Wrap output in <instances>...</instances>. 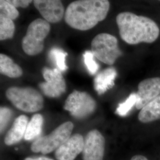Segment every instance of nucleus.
I'll return each mask as SVG.
<instances>
[{
  "label": "nucleus",
  "mask_w": 160,
  "mask_h": 160,
  "mask_svg": "<svg viewBox=\"0 0 160 160\" xmlns=\"http://www.w3.org/2000/svg\"><path fill=\"white\" fill-rule=\"evenodd\" d=\"M138 119L143 123L160 119V95L141 110Z\"/></svg>",
  "instance_id": "2eb2a0df"
},
{
  "label": "nucleus",
  "mask_w": 160,
  "mask_h": 160,
  "mask_svg": "<svg viewBox=\"0 0 160 160\" xmlns=\"http://www.w3.org/2000/svg\"><path fill=\"white\" fill-rule=\"evenodd\" d=\"M74 128L71 122H65L46 136L40 137L33 141L30 149L35 153L47 154L56 151L69 138Z\"/></svg>",
  "instance_id": "39448f33"
},
{
  "label": "nucleus",
  "mask_w": 160,
  "mask_h": 160,
  "mask_svg": "<svg viewBox=\"0 0 160 160\" xmlns=\"http://www.w3.org/2000/svg\"><path fill=\"white\" fill-rule=\"evenodd\" d=\"M116 23L120 38L130 45L152 43L160 34L159 28L154 20L131 12L119 13L116 17Z\"/></svg>",
  "instance_id": "f03ea898"
},
{
  "label": "nucleus",
  "mask_w": 160,
  "mask_h": 160,
  "mask_svg": "<svg viewBox=\"0 0 160 160\" xmlns=\"http://www.w3.org/2000/svg\"><path fill=\"white\" fill-rule=\"evenodd\" d=\"M136 92L137 103L135 107L141 109L160 95V78L154 77L142 81L138 84Z\"/></svg>",
  "instance_id": "9d476101"
},
{
  "label": "nucleus",
  "mask_w": 160,
  "mask_h": 160,
  "mask_svg": "<svg viewBox=\"0 0 160 160\" xmlns=\"http://www.w3.org/2000/svg\"><path fill=\"white\" fill-rule=\"evenodd\" d=\"M83 57L84 59V63L89 72L92 75L95 74L98 69V65L94 60V55L92 52H85Z\"/></svg>",
  "instance_id": "5701e85b"
},
{
  "label": "nucleus",
  "mask_w": 160,
  "mask_h": 160,
  "mask_svg": "<svg viewBox=\"0 0 160 160\" xmlns=\"http://www.w3.org/2000/svg\"><path fill=\"white\" fill-rule=\"evenodd\" d=\"M137 103V95L136 93H132L128 97L126 100L119 104L116 110V113L120 116H126L129 113L132 108L135 106Z\"/></svg>",
  "instance_id": "aec40b11"
},
{
  "label": "nucleus",
  "mask_w": 160,
  "mask_h": 160,
  "mask_svg": "<svg viewBox=\"0 0 160 160\" xmlns=\"http://www.w3.org/2000/svg\"><path fill=\"white\" fill-rule=\"evenodd\" d=\"M0 16L10 18L12 20L16 19L19 16L17 8L12 6L8 1H0Z\"/></svg>",
  "instance_id": "412c9836"
},
{
  "label": "nucleus",
  "mask_w": 160,
  "mask_h": 160,
  "mask_svg": "<svg viewBox=\"0 0 160 160\" xmlns=\"http://www.w3.org/2000/svg\"><path fill=\"white\" fill-rule=\"evenodd\" d=\"M15 25L12 20L0 16V40H4L13 38Z\"/></svg>",
  "instance_id": "a211bd4d"
},
{
  "label": "nucleus",
  "mask_w": 160,
  "mask_h": 160,
  "mask_svg": "<svg viewBox=\"0 0 160 160\" xmlns=\"http://www.w3.org/2000/svg\"><path fill=\"white\" fill-rule=\"evenodd\" d=\"M43 76L45 82L39 83L40 90L50 98H57L66 91V83L62 74L58 68L43 69Z\"/></svg>",
  "instance_id": "6e6552de"
},
{
  "label": "nucleus",
  "mask_w": 160,
  "mask_h": 160,
  "mask_svg": "<svg viewBox=\"0 0 160 160\" xmlns=\"http://www.w3.org/2000/svg\"><path fill=\"white\" fill-rule=\"evenodd\" d=\"M28 125V118L26 116L20 115L17 118L4 138L6 145L10 146L19 142L25 135Z\"/></svg>",
  "instance_id": "ddd939ff"
},
{
  "label": "nucleus",
  "mask_w": 160,
  "mask_h": 160,
  "mask_svg": "<svg viewBox=\"0 0 160 160\" xmlns=\"http://www.w3.org/2000/svg\"><path fill=\"white\" fill-rule=\"evenodd\" d=\"M6 95L17 109L24 112H36L43 107V96L32 87H12L7 89Z\"/></svg>",
  "instance_id": "7ed1b4c3"
},
{
  "label": "nucleus",
  "mask_w": 160,
  "mask_h": 160,
  "mask_svg": "<svg viewBox=\"0 0 160 160\" xmlns=\"http://www.w3.org/2000/svg\"><path fill=\"white\" fill-rule=\"evenodd\" d=\"M131 160H148L145 157L141 155H137L133 156Z\"/></svg>",
  "instance_id": "a878e982"
},
{
  "label": "nucleus",
  "mask_w": 160,
  "mask_h": 160,
  "mask_svg": "<svg viewBox=\"0 0 160 160\" xmlns=\"http://www.w3.org/2000/svg\"><path fill=\"white\" fill-rule=\"evenodd\" d=\"M117 71L113 67L105 69L96 76L94 80V87L99 95L105 93L114 85Z\"/></svg>",
  "instance_id": "4468645a"
},
{
  "label": "nucleus",
  "mask_w": 160,
  "mask_h": 160,
  "mask_svg": "<svg viewBox=\"0 0 160 160\" xmlns=\"http://www.w3.org/2000/svg\"><path fill=\"white\" fill-rule=\"evenodd\" d=\"M0 72L12 78H18L23 74L21 67L14 63L10 58L2 53L0 55Z\"/></svg>",
  "instance_id": "dca6fc26"
},
{
  "label": "nucleus",
  "mask_w": 160,
  "mask_h": 160,
  "mask_svg": "<svg viewBox=\"0 0 160 160\" xmlns=\"http://www.w3.org/2000/svg\"><path fill=\"white\" fill-rule=\"evenodd\" d=\"M49 55L60 71H65L68 69L65 63V58L68 55L67 52L57 48H53L49 52Z\"/></svg>",
  "instance_id": "6ab92c4d"
},
{
  "label": "nucleus",
  "mask_w": 160,
  "mask_h": 160,
  "mask_svg": "<svg viewBox=\"0 0 160 160\" xmlns=\"http://www.w3.org/2000/svg\"><path fill=\"white\" fill-rule=\"evenodd\" d=\"M8 2L10 3L12 6L17 8V7L26 8L29 6L32 1L31 0H8Z\"/></svg>",
  "instance_id": "b1692460"
},
{
  "label": "nucleus",
  "mask_w": 160,
  "mask_h": 160,
  "mask_svg": "<svg viewBox=\"0 0 160 160\" xmlns=\"http://www.w3.org/2000/svg\"><path fill=\"white\" fill-rule=\"evenodd\" d=\"M12 110L5 107H1L0 109V131L2 133L6 129V127L12 118Z\"/></svg>",
  "instance_id": "4be33fe9"
},
{
  "label": "nucleus",
  "mask_w": 160,
  "mask_h": 160,
  "mask_svg": "<svg viewBox=\"0 0 160 160\" xmlns=\"http://www.w3.org/2000/svg\"><path fill=\"white\" fill-rule=\"evenodd\" d=\"M36 8L48 23H58L62 19L64 7L61 1L58 0H35Z\"/></svg>",
  "instance_id": "9b49d317"
},
{
  "label": "nucleus",
  "mask_w": 160,
  "mask_h": 160,
  "mask_svg": "<svg viewBox=\"0 0 160 160\" xmlns=\"http://www.w3.org/2000/svg\"><path fill=\"white\" fill-rule=\"evenodd\" d=\"M24 160H53L51 158L45 157H39L36 158H31V157H28L25 158Z\"/></svg>",
  "instance_id": "393cba45"
},
{
  "label": "nucleus",
  "mask_w": 160,
  "mask_h": 160,
  "mask_svg": "<svg viewBox=\"0 0 160 160\" xmlns=\"http://www.w3.org/2000/svg\"><path fill=\"white\" fill-rule=\"evenodd\" d=\"M92 52L98 60L110 65L122 54L117 38L108 33H100L94 37L92 42Z\"/></svg>",
  "instance_id": "423d86ee"
},
{
  "label": "nucleus",
  "mask_w": 160,
  "mask_h": 160,
  "mask_svg": "<svg viewBox=\"0 0 160 160\" xmlns=\"http://www.w3.org/2000/svg\"><path fill=\"white\" fill-rule=\"evenodd\" d=\"M51 30V26L45 20L37 18L29 24L26 34L22 41L24 52L29 56H34L42 52L44 40Z\"/></svg>",
  "instance_id": "20e7f679"
},
{
  "label": "nucleus",
  "mask_w": 160,
  "mask_h": 160,
  "mask_svg": "<svg viewBox=\"0 0 160 160\" xmlns=\"http://www.w3.org/2000/svg\"><path fill=\"white\" fill-rule=\"evenodd\" d=\"M107 0H79L70 3L65 12V21L70 27L85 31L92 29L107 17Z\"/></svg>",
  "instance_id": "f257e3e1"
},
{
  "label": "nucleus",
  "mask_w": 160,
  "mask_h": 160,
  "mask_svg": "<svg viewBox=\"0 0 160 160\" xmlns=\"http://www.w3.org/2000/svg\"><path fill=\"white\" fill-rule=\"evenodd\" d=\"M105 139L96 129L89 132L85 139L82 152L83 160H103Z\"/></svg>",
  "instance_id": "1a4fd4ad"
},
{
  "label": "nucleus",
  "mask_w": 160,
  "mask_h": 160,
  "mask_svg": "<svg viewBox=\"0 0 160 160\" xmlns=\"http://www.w3.org/2000/svg\"><path fill=\"white\" fill-rule=\"evenodd\" d=\"M43 123V116L40 114L33 116L31 120L28 123L24 135V139L28 141L36 140L40 137Z\"/></svg>",
  "instance_id": "f3484780"
},
{
  "label": "nucleus",
  "mask_w": 160,
  "mask_h": 160,
  "mask_svg": "<svg viewBox=\"0 0 160 160\" xmlns=\"http://www.w3.org/2000/svg\"><path fill=\"white\" fill-rule=\"evenodd\" d=\"M84 139L82 136L75 133L55 151V156L58 160H74L82 152Z\"/></svg>",
  "instance_id": "f8f14e48"
},
{
  "label": "nucleus",
  "mask_w": 160,
  "mask_h": 160,
  "mask_svg": "<svg viewBox=\"0 0 160 160\" xmlns=\"http://www.w3.org/2000/svg\"><path fill=\"white\" fill-rule=\"evenodd\" d=\"M97 108L94 99L87 92L74 90L65 100L63 109L77 119H83L92 114Z\"/></svg>",
  "instance_id": "0eeeda50"
}]
</instances>
